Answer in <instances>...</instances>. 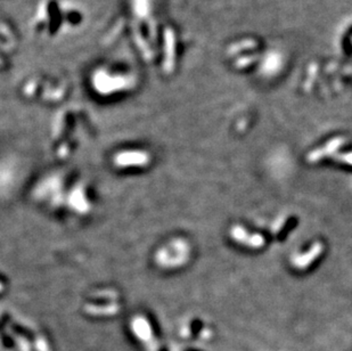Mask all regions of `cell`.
Masks as SVG:
<instances>
[{"label":"cell","mask_w":352,"mask_h":351,"mask_svg":"<svg viewBox=\"0 0 352 351\" xmlns=\"http://www.w3.org/2000/svg\"><path fill=\"white\" fill-rule=\"evenodd\" d=\"M339 160H342L343 162H347V163H349V164H352V153H350V154L341 155V156H340Z\"/></svg>","instance_id":"3"},{"label":"cell","mask_w":352,"mask_h":351,"mask_svg":"<svg viewBox=\"0 0 352 351\" xmlns=\"http://www.w3.org/2000/svg\"><path fill=\"white\" fill-rule=\"evenodd\" d=\"M322 251V247H320L319 244H316V245L311 248V251L309 252V253H307L306 255H303V258L301 260H298V267H303V266H306L308 265V263H310L312 260L314 259H311V258H315L316 255L319 254V252Z\"/></svg>","instance_id":"2"},{"label":"cell","mask_w":352,"mask_h":351,"mask_svg":"<svg viewBox=\"0 0 352 351\" xmlns=\"http://www.w3.org/2000/svg\"><path fill=\"white\" fill-rule=\"evenodd\" d=\"M233 235H234V237L236 239L244 240V242H246V244H248V245L254 246V247L261 246L264 243V239L261 237L260 235H253V236H251V237H247L246 233H245L242 228H239V227L234 228V231H233Z\"/></svg>","instance_id":"1"}]
</instances>
